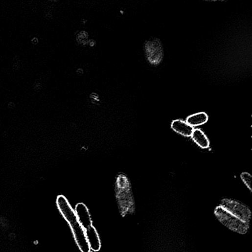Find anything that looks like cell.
Listing matches in <instances>:
<instances>
[{"label":"cell","mask_w":252,"mask_h":252,"mask_svg":"<svg viewBox=\"0 0 252 252\" xmlns=\"http://www.w3.org/2000/svg\"><path fill=\"white\" fill-rule=\"evenodd\" d=\"M56 204L61 214L69 224L79 250L81 252H90L91 249L85 230L67 199L63 195L58 196Z\"/></svg>","instance_id":"6da1fadb"},{"label":"cell","mask_w":252,"mask_h":252,"mask_svg":"<svg viewBox=\"0 0 252 252\" xmlns=\"http://www.w3.org/2000/svg\"><path fill=\"white\" fill-rule=\"evenodd\" d=\"M75 211L78 220L85 230L91 249L99 251L101 248V243L99 234L93 226L91 215L88 207L83 203L78 204Z\"/></svg>","instance_id":"7a4b0ae2"},{"label":"cell","mask_w":252,"mask_h":252,"mask_svg":"<svg viewBox=\"0 0 252 252\" xmlns=\"http://www.w3.org/2000/svg\"><path fill=\"white\" fill-rule=\"evenodd\" d=\"M217 219L230 230L240 234L246 233L249 229V224L233 215L221 206L215 210Z\"/></svg>","instance_id":"3957f363"},{"label":"cell","mask_w":252,"mask_h":252,"mask_svg":"<svg viewBox=\"0 0 252 252\" xmlns=\"http://www.w3.org/2000/svg\"><path fill=\"white\" fill-rule=\"evenodd\" d=\"M220 206L243 222L248 223L251 218L252 213L248 207L237 201L224 199Z\"/></svg>","instance_id":"277c9868"},{"label":"cell","mask_w":252,"mask_h":252,"mask_svg":"<svg viewBox=\"0 0 252 252\" xmlns=\"http://www.w3.org/2000/svg\"><path fill=\"white\" fill-rule=\"evenodd\" d=\"M146 57L153 66H158L162 61L164 52L162 45L159 39L154 38L147 41L144 45Z\"/></svg>","instance_id":"5b68a950"},{"label":"cell","mask_w":252,"mask_h":252,"mask_svg":"<svg viewBox=\"0 0 252 252\" xmlns=\"http://www.w3.org/2000/svg\"><path fill=\"white\" fill-rule=\"evenodd\" d=\"M171 127L176 133L186 137H191L194 130V127L181 119L173 121L171 124Z\"/></svg>","instance_id":"8992f818"},{"label":"cell","mask_w":252,"mask_h":252,"mask_svg":"<svg viewBox=\"0 0 252 252\" xmlns=\"http://www.w3.org/2000/svg\"><path fill=\"white\" fill-rule=\"evenodd\" d=\"M191 137L194 141L202 148H207L210 145L208 137L201 129H194Z\"/></svg>","instance_id":"52a82bcc"},{"label":"cell","mask_w":252,"mask_h":252,"mask_svg":"<svg viewBox=\"0 0 252 252\" xmlns=\"http://www.w3.org/2000/svg\"><path fill=\"white\" fill-rule=\"evenodd\" d=\"M208 120V115L204 112H201L189 116L186 122L191 126L195 127L206 124Z\"/></svg>","instance_id":"ba28073f"},{"label":"cell","mask_w":252,"mask_h":252,"mask_svg":"<svg viewBox=\"0 0 252 252\" xmlns=\"http://www.w3.org/2000/svg\"><path fill=\"white\" fill-rule=\"evenodd\" d=\"M240 178L248 189L252 191V177L251 174L247 172H243L240 175Z\"/></svg>","instance_id":"9c48e42d"},{"label":"cell","mask_w":252,"mask_h":252,"mask_svg":"<svg viewBox=\"0 0 252 252\" xmlns=\"http://www.w3.org/2000/svg\"></svg>","instance_id":"30bf717a"}]
</instances>
